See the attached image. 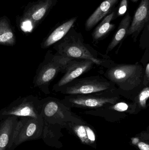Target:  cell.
<instances>
[{
	"mask_svg": "<svg viewBox=\"0 0 149 150\" xmlns=\"http://www.w3.org/2000/svg\"><path fill=\"white\" fill-rule=\"evenodd\" d=\"M56 54L69 59H85L95 65L108 69L115 64L107 54L99 52L89 44L85 42L81 33L73 27L62 40L54 44Z\"/></svg>",
	"mask_w": 149,
	"mask_h": 150,
	"instance_id": "obj_1",
	"label": "cell"
},
{
	"mask_svg": "<svg viewBox=\"0 0 149 150\" xmlns=\"http://www.w3.org/2000/svg\"><path fill=\"white\" fill-rule=\"evenodd\" d=\"M144 67L139 62L135 64H115L107 69L106 78L114 84L120 96L134 102L143 88Z\"/></svg>",
	"mask_w": 149,
	"mask_h": 150,
	"instance_id": "obj_2",
	"label": "cell"
},
{
	"mask_svg": "<svg viewBox=\"0 0 149 150\" xmlns=\"http://www.w3.org/2000/svg\"><path fill=\"white\" fill-rule=\"evenodd\" d=\"M71 59L48 52L37 70L33 80L34 86L39 88L45 94H50L51 83L59 73H64Z\"/></svg>",
	"mask_w": 149,
	"mask_h": 150,
	"instance_id": "obj_3",
	"label": "cell"
},
{
	"mask_svg": "<svg viewBox=\"0 0 149 150\" xmlns=\"http://www.w3.org/2000/svg\"><path fill=\"white\" fill-rule=\"evenodd\" d=\"M112 91L117 92L114 84L106 78L97 75L78 78L62 87L59 92L70 95Z\"/></svg>",
	"mask_w": 149,
	"mask_h": 150,
	"instance_id": "obj_4",
	"label": "cell"
},
{
	"mask_svg": "<svg viewBox=\"0 0 149 150\" xmlns=\"http://www.w3.org/2000/svg\"><path fill=\"white\" fill-rule=\"evenodd\" d=\"M116 91L105 92L86 94L66 95L61 102L69 108L97 109L120 100Z\"/></svg>",
	"mask_w": 149,
	"mask_h": 150,
	"instance_id": "obj_5",
	"label": "cell"
},
{
	"mask_svg": "<svg viewBox=\"0 0 149 150\" xmlns=\"http://www.w3.org/2000/svg\"><path fill=\"white\" fill-rule=\"evenodd\" d=\"M42 107V100L36 96L20 98L0 110V119L9 116L38 118L41 116Z\"/></svg>",
	"mask_w": 149,
	"mask_h": 150,
	"instance_id": "obj_6",
	"label": "cell"
},
{
	"mask_svg": "<svg viewBox=\"0 0 149 150\" xmlns=\"http://www.w3.org/2000/svg\"><path fill=\"white\" fill-rule=\"evenodd\" d=\"M43 124L42 115L38 118L19 117L14 133L12 150L24 142L42 139Z\"/></svg>",
	"mask_w": 149,
	"mask_h": 150,
	"instance_id": "obj_7",
	"label": "cell"
},
{
	"mask_svg": "<svg viewBox=\"0 0 149 150\" xmlns=\"http://www.w3.org/2000/svg\"><path fill=\"white\" fill-rule=\"evenodd\" d=\"M41 115L44 122L51 124L63 123L72 116L71 109L65 105L61 100L48 97L42 100Z\"/></svg>",
	"mask_w": 149,
	"mask_h": 150,
	"instance_id": "obj_8",
	"label": "cell"
},
{
	"mask_svg": "<svg viewBox=\"0 0 149 150\" xmlns=\"http://www.w3.org/2000/svg\"><path fill=\"white\" fill-rule=\"evenodd\" d=\"M94 65L95 64L90 60L71 59L67 63L64 74L54 85L52 90L56 92H59L60 89L68 83L91 70Z\"/></svg>",
	"mask_w": 149,
	"mask_h": 150,
	"instance_id": "obj_9",
	"label": "cell"
},
{
	"mask_svg": "<svg viewBox=\"0 0 149 150\" xmlns=\"http://www.w3.org/2000/svg\"><path fill=\"white\" fill-rule=\"evenodd\" d=\"M140 112L135 102L129 100H120L116 103L107 105L97 109H92L85 112L86 114L92 115H121L126 114H135Z\"/></svg>",
	"mask_w": 149,
	"mask_h": 150,
	"instance_id": "obj_10",
	"label": "cell"
},
{
	"mask_svg": "<svg viewBox=\"0 0 149 150\" xmlns=\"http://www.w3.org/2000/svg\"><path fill=\"white\" fill-rule=\"evenodd\" d=\"M149 23V0H141L135 11L127 33V37L132 36L136 42L138 36L146 25Z\"/></svg>",
	"mask_w": 149,
	"mask_h": 150,
	"instance_id": "obj_11",
	"label": "cell"
},
{
	"mask_svg": "<svg viewBox=\"0 0 149 150\" xmlns=\"http://www.w3.org/2000/svg\"><path fill=\"white\" fill-rule=\"evenodd\" d=\"M18 117L6 116L0 119V150H12L14 133Z\"/></svg>",
	"mask_w": 149,
	"mask_h": 150,
	"instance_id": "obj_12",
	"label": "cell"
},
{
	"mask_svg": "<svg viewBox=\"0 0 149 150\" xmlns=\"http://www.w3.org/2000/svg\"><path fill=\"white\" fill-rule=\"evenodd\" d=\"M119 0H105L87 19L85 28L87 31L92 30L103 18L115 9Z\"/></svg>",
	"mask_w": 149,
	"mask_h": 150,
	"instance_id": "obj_13",
	"label": "cell"
},
{
	"mask_svg": "<svg viewBox=\"0 0 149 150\" xmlns=\"http://www.w3.org/2000/svg\"><path fill=\"white\" fill-rule=\"evenodd\" d=\"M57 0H41L30 8L24 14L23 19L34 23L42 20L45 14L56 4Z\"/></svg>",
	"mask_w": 149,
	"mask_h": 150,
	"instance_id": "obj_14",
	"label": "cell"
},
{
	"mask_svg": "<svg viewBox=\"0 0 149 150\" xmlns=\"http://www.w3.org/2000/svg\"><path fill=\"white\" fill-rule=\"evenodd\" d=\"M78 17L75 16L64 21L55 28L41 44V47L43 49L48 48L60 41L68 33L71 28L73 27Z\"/></svg>",
	"mask_w": 149,
	"mask_h": 150,
	"instance_id": "obj_15",
	"label": "cell"
},
{
	"mask_svg": "<svg viewBox=\"0 0 149 150\" xmlns=\"http://www.w3.org/2000/svg\"><path fill=\"white\" fill-rule=\"evenodd\" d=\"M116 8L108 16L96 26L92 33L93 41L95 43L105 39L115 28V25L111 23V21L115 19Z\"/></svg>",
	"mask_w": 149,
	"mask_h": 150,
	"instance_id": "obj_16",
	"label": "cell"
},
{
	"mask_svg": "<svg viewBox=\"0 0 149 150\" xmlns=\"http://www.w3.org/2000/svg\"><path fill=\"white\" fill-rule=\"evenodd\" d=\"M132 21L129 12H127L122 19L118 26V29L115 33L106 51V54L112 52L119 44L122 43L127 37V33Z\"/></svg>",
	"mask_w": 149,
	"mask_h": 150,
	"instance_id": "obj_17",
	"label": "cell"
},
{
	"mask_svg": "<svg viewBox=\"0 0 149 150\" xmlns=\"http://www.w3.org/2000/svg\"><path fill=\"white\" fill-rule=\"evenodd\" d=\"M73 131L84 144L90 145L96 141V135L89 126L81 124H76L73 127Z\"/></svg>",
	"mask_w": 149,
	"mask_h": 150,
	"instance_id": "obj_18",
	"label": "cell"
},
{
	"mask_svg": "<svg viewBox=\"0 0 149 150\" xmlns=\"http://www.w3.org/2000/svg\"><path fill=\"white\" fill-rule=\"evenodd\" d=\"M15 44V34L7 19L0 20V45L13 46Z\"/></svg>",
	"mask_w": 149,
	"mask_h": 150,
	"instance_id": "obj_19",
	"label": "cell"
},
{
	"mask_svg": "<svg viewBox=\"0 0 149 150\" xmlns=\"http://www.w3.org/2000/svg\"><path fill=\"white\" fill-rule=\"evenodd\" d=\"M149 86H143L134 100V102L136 103L140 111L148 108V101L149 98Z\"/></svg>",
	"mask_w": 149,
	"mask_h": 150,
	"instance_id": "obj_20",
	"label": "cell"
},
{
	"mask_svg": "<svg viewBox=\"0 0 149 150\" xmlns=\"http://www.w3.org/2000/svg\"><path fill=\"white\" fill-rule=\"evenodd\" d=\"M149 23H148L142 30V33L140 39V45L142 49L149 48Z\"/></svg>",
	"mask_w": 149,
	"mask_h": 150,
	"instance_id": "obj_21",
	"label": "cell"
},
{
	"mask_svg": "<svg viewBox=\"0 0 149 150\" xmlns=\"http://www.w3.org/2000/svg\"><path fill=\"white\" fill-rule=\"evenodd\" d=\"M129 7V0H121L116 10L115 19L118 17L122 16L125 15Z\"/></svg>",
	"mask_w": 149,
	"mask_h": 150,
	"instance_id": "obj_22",
	"label": "cell"
},
{
	"mask_svg": "<svg viewBox=\"0 0 149 150\" xmlns=\"http://www.w3.org/2000/svg\"><path fill=\"white\" fill-rule=\"evenodd\" d=\"M144 67V75L143 78V86L149 85V62Z\"/></svg>",
	"mask_w": 149,
	"mask_h": 150,
	"instance_id": "obj_23",
	"label": "cell"
},
{
	"mask_svg": "<svg viewBox=\"0 0 149 150\" xmlns=\"http://www.w3.org/2000/svg\"><path fill=\"white\" fill-rule=\"evenodd\" d=\"M137 145L140 150H149V144L144 142H140Z\"/></svg>",
	"mask_w": 149,
	"mask_h": 150,
	"instance_id": "obj_24",
	"label": "cell"
},
{
	"mask_svg": "<svg viewBox=\"0 0 149 150\" xmlns=\"http://www.w3.org/2000/svg\"><path fill=\"white\" fill-rule=\"evenodd\" d=\"M138 1H139V0H131V1H132L134 3L137 2Z\"/></svg>",
	"mask_w": 149,
	"mask_h": 150,
	"instance_id": "obj_25",
	"label": "cell"
}]
</instances>
